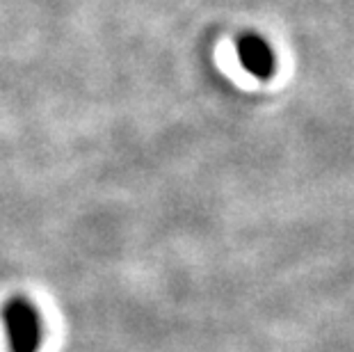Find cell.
I'll use <instances>...</instances> for the list:
<instances>
[{
    "label": "cell",
    "instance_id": "cell-1",
    "mask_svg": "<svg viewBox=\"0 0 354 352\" xmlns=\"http://www.w3.org/2000/svg\"><path fill=\"white\" fill-rule=\"evenodd\" d=\"M3 325L10 352H39L41 318L26 295H14L3 306Z\"/></svg>",
    "mask_w": 354,
    "mask_h": 352
},
{
    "label": "cell",
    "instance_id": "cell-2",
    "mask_svg": "<svg viewBox=\"0 0 354 352\" xmlns=\"http://www.w3.org/2000/svg\"><path fill=\"white\" fill-rule=\"evenodd\" d=\"M236 50L240 64L245 71H250L254 78L270 80L277 73V55L274 48L270 46L266 37L259 33H243L236 39Z\"/></svg>",
    "mask_w": 354,
    "mask_h": 352
}]
</instances>
